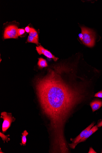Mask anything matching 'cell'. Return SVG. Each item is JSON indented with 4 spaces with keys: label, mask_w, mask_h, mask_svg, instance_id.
<instances>
[{
    "label": "cell",
    "mask_w": 102,
    "mask_h": 153,
    "mask_svg": "<svg viewBox=\"0 0 102 153\" xmlns=\"http://www.w3.org/2000/svg\"><path fill=\"white\" fill-rule=\"evenodd\" d=\"M36 90L43 113L50 121L53 143H65L64 127L73 109L85 98L83 86H72L56 71L49 70L44 77L37 79Z\"/></svg>",
    "instance_id": "cell-1"
},
{
    "label": "cell",
    "mask_w": 102,
    "mask_h": 153,
    "mask_svg": "<svg viewBox=\"0 0 102 153\" xmlns=\"http://www.w3.org/2000/svg\"><path fill=\"white\" fill-rule=\"evenodd\" d=\"M81 29V33L83 38L81 40L83 43L87 46L92 47L95 44L96 38L95 33L92 29L80 26Z\"/></svg>",
    "instance_id": "cell-2"
},
{
    "label": "cell",
    "mask_w": 102,
    "mask_h": 153,
    "mask_svg": "<svg viewBox=\"0 0 102 153\" xmlns=\"http://www.w3.org/2000/svg\"><path fill=\"white\" fill-rule=\"evenodd\" d=\"M1 118L3 120L2 124V131L3 133H5L10 127L12 123L14 122L15 118L12 117V113L4 112L1 113Z\"/></svg>",
    "instance_id": "cell-3"
},
{
    "label": "cell",
    "mask_w": 102,
    "mask_h": 153,
    "mask_svg": "<svg viewBox=\"0 0 102 153\" xmlns=\"http://www.w3.org/2000/svg\"><path fill=\"white\" fill-rule=\"evenodd\" d=\"M18 28L14 25H10L5 28L4 33V39H16L18 37Z\"/></svg>",
    "instance_id": "cell-4"
},
{
    "label": "cell",
    "mask_w": 102,
    "mask_h": 153,
    "mask_svg": "<svg viewBox=\"0 0 102 153\" xmlns=\"http://www.w3.org/2000/svg\"><path fill=\"white\" fill-rule=\"evenodd\" d=\"M37 51L40 55H43L50 59H52L55 61H57L58 58L53 55L49 51L45 49L43 47L40 45L36 46Z\"/></svg>",
    "instance_id": "cell-5"
},
{
    "label": "cell",
    "mask_w": 102,
    "mask_h": 153,
    "mask_svg": "<svg viewBox=\"0 0 102 153\" xmlns=\"http://www.w3.org/2000/svg\"><path fill=\"white\" fill-rule=\"evenodd\" d=\"M98 130V128L97 126H95L88 132V133H87V134L86 135L84 138H83L81 139L78 142H76V143H72L71 144H69L68 145L72 149H74L75 148V147L78 144L80 143V142H84V141H85L86 140V139H88L89 137L92 135Z\"/></svg>",
    "instance_id": "cell-6"
},
{
    "label": "cell",
    "mask_w": 102,
    "mask_h": 153,
    "mask_svg": "<svg viewBox=\"0 0 102 153\" xmlns=\"http://www.w3.org/2000/svg\"><path fill=\"white\" fill-rule=\"evenodd\" d=\"M94 124V123L91 124L86 128L83 130L81 133L77 136L76 138L73 139H71V140L73 142V143H76V142H78L84 138L86 135L88 133V132L93 127Z\"/></svg>",
    "instance_id": "cell-7"
},
{
    "label": "cell",
    "mask_w": 102,
    "mask_h": 153,
    "mask_svg": "<svg viewBox=\"0 0 102 153\" xmlns=\"http://www.w3.org/2000/svg\"><path fill=\"white\" fill-rule=\"evenodd\" d=\"M90 105L94 112L102 106V101L100 100H95L90 103Z\"/></svg>",
    "instance_id": "cell-8"
},
{
    "label": "cell",
    "mask_w": 102,
    "mask_h": 153,
    "mask_svg": "<svg viewBox=\"0 0 102 153\" xmlns=\"http://www.w3.org/2000/svg\"><path fill=\"white\" fill-rule=\"evenodd\" d=\"M39 60L38 62V65L40 68L47 67L48 66L46 61L42 58L38 59Z\"/></svg>",
    "instance_id": "cell-9"
},
{
    "label": "cell",
    "mask_w": 102,
    "mask_h": 153,
    "mask_svg": "<svg viewBox=\"0 0 102 153\" xmlns=\"http://www.w3.org/2000/svg\"><path fill=\"white\" fill-rule=\"evenodd\" d=\"M22 136L21 137V143H20L21 145H25L27 141L26 137L29 134V133L27 131L25 130L23 133H22Z\"/></svg>",
    "instance_id": "cell-10"
},
{
    "label": "cell",
    "mask_w": 102,
    "mask_h": 153,
    "mask_svg": "<svg viewBox=\"0 0 102 153\" xmlns=\"http://www.w3.org/2000/svg\"><path fill=\"white\" fill-rule=\"evenodd\" d=\"M27 42L28 43H33L36 44L37 45L40 44L38 41V39L36 38L33 36L29 35L28 36Z\"/></svg>",
    "instance_id": "cell-11"
},
{
    "label": "cell",
    "mask_w": 102,
    "mask_h": 153,
    "mask_svg": "<svg viewBox=\"0 0 102 153\" xmlns=\"http://www.w3.org/2000/svg\"><path fill=\"white\" fill-rule=\"evenodd\" d=\"M29 35L38 39V34L34 28H31V30L29 33Z\"/></svg>",
    "instance_id": "cell-12"
},
{
    "label": "cell",
    "mask_w": 102,
    "mask_h": 153,
    "mask_svg": "<svg viewBox=\"0 0 102 153\" xmlns=\"http://www.w3.org/2000/svg\"><path fill=\"white\" fill-rule=\"evenodd\" d=\"M0 136H1L3 140L4 141V143L5 141H6L8 142V141L10 140V139L8 138V137L10 135H5L1 132L0 133Z\"/></svg>",
    "instance_id": "cell-13"
},
{
    "label": "cell",
    "mask_w": 102,
    "mask_h": 153,
    "mask_svg": "<svg viewBox=\"0 0 102 153\" xmlns=\"http://www.w3.org/2000/svg\"><path fill=\"white\" fill-rule=\"evenodd\" d=\"M25 29H19L18 30V36H21L23 35L25 32Z\"/></svg>",
    "instance_id": "cell-14"
},
{
    "label": "cell",
    "mask_w": 102,
    "mask_h": 153,
    "mask_svg": "<svg viewBox=\"0 0 102 153\" xmlns=\"http://www.w3.org/2000/svg\"><path fill=\"white\" fill-rule=\"evenodd\" d=\"M94 97L100 98H102V91H100L97 93H96L95 94Z\"/></svg>",
    "instance_id": "cell-15"
},
{
    "label": "cell",
    "mask_w": 102,
    "mask_h": 153,
    "mask_svg": "<svg viewBox=\"0 0 102 153\" xmlns=\"http://www.w3.org/2000/svg\"><path fill=\"white\" fill-rule=\"evenodd\" d=\"M31 28H30L29 26H27L25 28V30L27 33H29L31 30Z\"/></svg>",
    "instance_id": "cell-16"
},
{
    "label": "cell",
    "mask_w": 102,
    "mask_h": 153,
    "mask_svg": "<svg viewBox=\"0 0 102 153\" xmlns=\"http://www.w3.org/2000/svg\"><path fill=\"white\" fill-rule=\"evenodd\" d=\"M88 153H97L96 152H95L94 150L92 148H90L89 151Z\"/></svg>",
    "instance_id": "cell-17"
},
{
    "label": "cell",
    "mask_w": 102,
    "mask_h": 153,
    "mask_svg": "<svg viewBox=\"0 0 102 153\" xmlns=\"http://www.w3.org/2000/svg\"><path fill=\"white\" fill-rule=\"evenodd\" d=\"M97 126L98 127H100L102 126V121L98 124Z\"/></svg>",
    "instance_id": "cell-18"
},
{
    "label": "cell",
    "mask_w": 102,
    "mask_h": 153,
    "mask_svg": "<svg viewBox=\"0 0 102 153\" xmlns=\"http://www.w3.org/2000/svg\"><path fill=\"white\" fill-rule=\"evenodd\" d=\"M79 39L80 40H81L83 38V35L82 33L79 34Z\"/></svg>",
    "instance_id": "cell-19"
},
{
    "label": "cell",
    "mask_w": 102,
    "mask_h": 153,
    "mask_svg": "<svg viewBox=\"0 0 102 153\" xmlns=\"http://www.w3.org/2000/svg\"></svg>",
    "instance_id": "cell-20"
}]
</instances>
